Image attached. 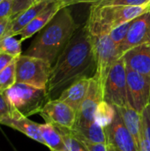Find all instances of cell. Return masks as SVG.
<instances>
[{
	"instance_id": "obj_1",
	"label": "cell",
	"mask_w": 150,
	"mask_h": 151,
	"mask_svg": "<svg viewBox=\"0 0 150 151\" xmlns=\"http://www.w3.org/2000/svg\"><path fill=\"white\" fill-rule=\"evenodd\" d=\"M95 67L92 38L84 24L74 33L51 67L47 86L49 99H57L65 89L78 80L93 77Z\"/></svg>"
},
{
	"instance_id": "obj_2",
	"label": "cell",
	"mask_w": 150,
	"mask_h": 151,
	"mask_svg": "<svg viewBox=\"0 0 150 151\" xmlns=\"http://www.w3.org/2000/svg\"><path fill=\"white\" fill-rule=\"evenodd\" d=\"M79 27L69 6L64 7L39 31L24 55L42 58L52 66Z\"/></svg>"
},
{
	"instance_id": "obj_3",
	"label": "cell",
	"mask_w": 150,
	"mask_h": 151,
	"mask_svg": "<svg viewBox=\"0 0 150 151\" xmlns=\"http://www.w3.org/2000/svg\"><path fill=\"white\" fill-rule=\"evenodd\" d=\"M149 11L150 4L139 6L91 5L86 25L91 36L110 34L113 28L129 22Z\"/></svg>"
},
{
	"instance_id": "obj_4",
	"label": "cell",
	"mask_w": 150,
	"mask_h": 151,
	"mask_svg": "<svg viewBox=\"0 0 150 151\" xmlns=\"http://www.w3.org/2000/svg\"><path fill=\"white\" fill-rule=\"evenodd\" d=\"M12 108L26 117L39 113L50 101L47 89L16 82L4 92Z\"/></svg>"
},
{
	"instance_id": "obj_5",
	"label": "cell",
	"mask_w": 150,
	"mask_h": 151,
	"mask_svg": "<svg viewBox=\"0 0 150 151\" xmlns=\"http://www.w3.org/2000/svg\"><path fill=\"white\" fill-rule=\"evenodd\" d=\"M51 67L42 58L21 54L16 60V82L47 89Z\"/></svg>"
},
{
	"instance_id": "obj_6",
	"label": "cell",
	"mask_w": 150,
	"mask_h": 151,
	"mask_svg": "<svg viewBox=\"0 0 150 151\" xmlns=\"http://www.w3.org/2000/svg\"><path fill=\"white\" fill-rule=\"evenodd\" d=\"M103 100L114 107H123L128 104L126 66L122 57L109 72L103 86Z\"/></svg>"
},
{
	"instance_id": "obj_7",
	"label": "cell",
	"mask_w": 150,
	"mask_h": 151,
	"mask_svg": "<svg viewBox=\"0 0 150 151\" xmlns=\"http://www.w3.org/2000/svg\"><path fill=\"white\" fill-rule=\"evenodd\" d=\"M91 38L96 65L95 76L103 87L112 65L121 58L119 50L109 34L91 36Z\"/></svg>"
},
{
	"instance_id": "obj_8",
	"label": "cell",
	"mask_w": 150,
	"mask_h": 151,
	"mask_svg": "<svg viewBox=\"0 0 150 151\" xmlns=\"http://www.w3.org/2000/svg\"><path fill=\"white\" fill-rule=\"evenodd\" d=\"M126 82L128 103L135 111L142 114L149 104L150 76L139 73L126 66Z\"/></svg>"
},
{
	"instance_id": "obj_9",
	"label": "cell",
	"mask_w": 150,
	"mask_h": 151,
	"mask_svg": "<svg viewBox=\"0 0 150 151\" xmlns=\"http://www.w3.org/2000/svg\"><path fill=\"white\" fill-rule=\"evenodd\" d=\"M103 101V87L94 75L90 78L89 87L78 112L74 127L87 126L95 121V112L101 102Z\"/></svg>"
},
{
	"instance_id": "obj_10",
	"label": "cell",
	"mask_w": 150,
	"mask_h": 151,
	"mask_svg": "<svg viewBox=\"0 0 150 151\" xmlns=\"http://www.w3.org/2000/svg\"><path fill=\"white\" fill-rule=\"evenodd\" d=\"M39 114L45 123L70 129L73 128L77 119V112L59 99L50 100Z\"/></svg>"
},
{
	"instance_id": "obj_11",
	"label": "cell",
	"mask_w": 150,
	"mask_h": 151,
	"mask_svg": "<svg viewBox=\"0 0 150 151\" xmlns=\"http://www.w3.org/2000/svg\"><path fill=\"white\" fill-rule=\"evenodd\" d=\"M104 131L107 145H112L118 151H140L134 138L125 126L117 110L111 125L104 128Z\"/></svg>"
},
{
	"instance_id": "obj_12",
	"label": "cell",
	"mask_w": 150,
	"mask_h": 151,
	"mask_svg": "<svg viewBox=\"0 0 150 151\" xmlns=\"http://www.w3.org/2000/svg\"><path fill=\"white\" fill-rule=\"evenodd\" d=\"M142 44H150V11L132 20L127 35L119 47L120 57L130 49Z\"/></svg>"
},
{
	"instance_id": "obj_13",
	"label": "cell",
	"mask_w": 150,
	"mask_h": 151,
	"mask_svg": "<svg viewBox=\"0 0 150 151\" xmlns=\"http://www.w3.org/2000/svg\"><path fill=\"white\" fill-rule=\"evenodd\" d=\"M0 125H4L15 129L24 134L28 138L44 145V141L39 127L40 124L30 120L28 117L22 115L14 109L4 119L1 121Z\"/></svg>"
},
{
	"instance_id": "obj_14",
	"label": "cell",
	"mask_w": 150,
	"mask_h": 151,
	"mask_svg": "<svg viewBox=\"0 0 150 151\" xmlns=\"http://www.w3.org/2000/svg\"><path fill=\"white\" fill-rule=\"evenodd\" d=\"M66 6L69 5L63 1H54L50 3L49 5L41 13H39L27 26H26L21 31H19L17 35L19 36V39L22 42L33 36L34 34L41 31L62 8Z\"/></svg>"
},
{
	"instance_id": "obj_15",
	"label": "cell",
	"mask_w": 150,
	"mask_h": 151,
	"mask_svg": "<svg viewBox=\"0 0 150 151\" xmlns=\"http://www.w3.org/2000/svg\"><path fill=\"white\" fill-rule=\"evenodd\" d=\"M122 58L129 68L143 75L150 76V44L135 46L124 53Z\"/></svg>"
},
{
	"instance_id": "obj_16",
	"label": "cell",
	"mask_w": 150,
	"mask_h": 151,
	"mask_svg": "<svg viewBox=\"0 0 150 151\" xmlns=\"http://www.w3.org/2000/svg\"><path fill=\"white\" fill-rule=\"evenodd\" d=\"M90 78H82L72 83L70 87L65 89L59 97L60 101L65 103L78 112L84 98L88 90Z\"/></svg>"
},
{
	"instance_id": "obj_17",
	"label": "cell",
	"mask_w": 150,
	"mask_h": 151,
	"mask_svg": "<svg viewBox=\"0 0 150 151\" xmlns=\"http://www.w3.org/2000/svg\"><path fill=\"white\" fill-rule=\"evenodd\" d=\"M119 113L125 126L134 138L138 147L143 139L142 134V117L128 103L123 107H115Z\"/></svg>"
},
{
	"instance_id": "obj_18",
	"label": "cell",
	"mask_w": 150,
	"mask_h": 151,
	"mask_svg": "<svg viewBox=\"0 0 150 151\" xmlns=\"http://www.w3.org/2000/svg\"><path fill=\"white\" fill-rule=\"evenodd\" d=\"M51 2L49 1H37L33 4L29 8L19 14L14 19H11V23L8 35H17L26 26H27L39 13H41Z\"/></svg>"
},
{
	"instance_id": "obj_19",
	"label": "cell",
	"mask_w": 150,
	"mask_h": 151,
	"mask_svg": "<svg viewBox=\"0 0 150 151\" xmlns=\"http://www.w3.org/2000/svg\"><path fill=\"white\" fill-rule=\"evenodd\" d=\"M76 135L84 142L91 143H105L107 144V138L104 129L99 126L95 121L80 127L72 128Z\"/></svg>"
},
{
	"instance_id": "obj_20",
	"label": "cell",
	"mask_w": 150,
	"mask_h": 151,
	"mask_svg": "<svg viewBox=\"0 0 150 151\" xmlns=\"http://www.w3.org/2000/svg\"><path fill=\"white\" fill-rule=\"evenodd\" d=\"M42 136L44 141V145L51 151H67L63 138L56 127L51 124L39 125Z\"/></svg>"
},
{
	"instance_id": "obj_21",
	"label": "cell",
	"mask_w": 150,
	"mask_h": 151,
	"mask_svg": "<svg viewBox=\"0 0 150 151\" xmlns=\"http://www.w3.org/2000/svg\"><path fill=\"white\" fill-rule=\"evenodd\" d=\"M116 109L104 100L99 104L95 112V121L103 129L110 127L115 118Z\"/></svg>"
},
{
	"instance_id": "obj_22",
	"label": "cell",
	"mask_w": 150,
	"mask_h": 151,
	"mask_svg": "<svg viewBox=\"0 0 150 151\" xmlns=\"http://www.w3.org/2000/svg\"><path fill=\"white\" fill-rule=\"evenodd\" d=\"M60 133L67 151H89L85 143L76 135L73 129L56 127Z\"/></svg>"
},
{
	"instance_id": "obj_23",
	"label": "cell",
	"mask_w": 150,
	"mask_h": 151,
	"mask_svg": "<svg viewBox=\"0 0 150 151\" xmlns=\"http://www.w3.org/2000/svg\"><path fill=\"white\" fill-rule=\"evenodd\" d=\"M21 42L22 41L20 39H17L15 35H7L0 41V52L18 58L22 52Z\"/></svg>"
},
{
	"instance_id": "obj_24",
	"label": "cell",
	"mask_w": 150,
	"mask_h": 151,
	"mask_svg": "<svg viewBox=\"0 0 150 151\" xmlns=\"http://www.w3.org/2000/svg\"><path fill=\"white\" fill-rule=\"evenodd\" d=\"M16 59L0 73V93L5 92L16 83Z\"/></svg>"
},
{
	"instance_id": "obj_25",
	"label": "cell",
	"mask_w": 150,
	"mask_h": 151,
	"mask_svg": "<svg viewBox=\"0 0 150 151\" xmlns=\"http://www.w3.org/2000/svg\"><path fill=\"white\" fill-rule=\"evenodd\" d=\"M91 5L108 6V5H120V6H139L149 3V0H89Z\"/></svg>"
},
{
	"instance_id": "obj_26",
	"label": "cell",
	"mask_w": 150,
	"mask_h": 151,
	"mask_svg": "<svg viewBox=\"0 0 150 151\" xmlns=\"http://www.w3.org/2000/svg\"><path fill=\"white\" fill-rule=\"evenodd\" d=\"M131 24H132V20L129 21V22L124 23V24L113 28L109 34L111 40L118 47V50H119L120 45L122 44V42H124V40L126 39V37L127 35V33H128V31L130 29Z\"/></svg>"
},
{
	"instance_id": "obj_27",
	"label": "cell",
	"mask_w": 150,
	"mask_h": 151,
	"mask_svg": "<svg viewBox=\"0 0 150 151\" xmlns=\"http://www.w3.org/2000/svg\"><path fill=\"white\" fill-rule=\"evenodd\" d=\"M11 2H12V6H11V19H14L19 14L23 12L25 10L29 8L36 1L34 0H12Z\"/></svg>"
},
{
	"instance_id": "obj_28",
	"label": "cell",
	"mask_w": 150,
	"mask_h": 151,
	"mask_svg": "<svg viewBox=\"0 0 150 151\" xmlns=\"http://www.w3.org/2000/svg\"><path fill=\"white\" fill-rule=\"evenodd\" d=\"M13 108L9 103L4 92L0 93V123L11 112Z\"/></svg>"
},
{
	"instance_id": "obj_29",
	"label": "cell",
	"mask_w": 150,
	"mask_h": 151,
	"mask_svg": "<svg viewBox=\"0 0 150 151\" xmlns=\"http://www.w3.org/2000/svg\"><path fill=\"white\" fill-rule=\"evenodd\" d=\"M142 134L150 143V108L148 105L142 114Z\"/></svg>"
},
{
	"instance_id": "obj_30",
	"label": "cell",
	"mask_w": 150,
	"mask_h": 151,
	"mask_svg": "<svg viewBox=\"0 0 150 151\" xmlns=\"http://www.w3.org/2000/svg\"><path fill=\"white\" fill-rule=\"evenodd\" d=\"M12 2L9 0H3L0 2V19L11 17Z\"/></svg>"
},
{
	"instance_id": "obj_31",
	"label": "cell",
	"mask_w": 150,
	"mask_h": 151,
	"mask_svg": "<svg viewBox=\"0 0 150 151\" xmlns=\"http://www.w3.org/2000/svg\"><path fill=\"white\" fill-rule=\"evenodd\" d=\"M11 18L0 19V41L8 35L10 27H11Z\"/></svg>"
},
{
	"instance_id": "obj_32",
	"label": "cell",
	"mask_w": 150,
	"mask_h": 151,
	"mask_svg": "<svg viewBox=\"0 0 150 151\" xmlns=\"http://www.w3.org/2000/svg\"><path fill=\"white\" fill-rule=\"evenodd\" d=\"M17 58H14L9 54L4 53V52H0V73L5 69L14 59H16Z\"/></svg>"
},
{
	"instance_id": "obj_33",
	"label": "cell",
	"mask_w": 150,
	"mask_h": 151,
	"mask_svg": "<svg viewBox=\"0 0 150 151\" xmlns=\"http://www.w3.org/2000/svg\"><path fill=\"white\" fill-rule=\"evenodd\" d=\"M82 141V140H81ZM89 151H108L107 144L105 143H91L88 142L82 141Z\"/></svg>"
},
{
	"instance_id": "obj_34",
	"label": "cell",
	"mask_w": 150,
	"mask_h": 151,
	"mask_svg": "<svg viewBox=\"0 0 150 151\" xmlns=\"http://www.w3.org/2000/svg\"><path fill=\"white\" fill-rule=\"evenodd\" d=\"M139 150L140 151H150V143L148 142L146 138L143 137L141 140L140 145H139Z\"/></svg>"
},
{
	"instance_id": "obj_35",
	"label": "cell",
	"mask_w": 150,
	"mask_h": 151,
	"mask_svg": "<svg viewBox=\"0 0 150 151\" xmlns=\"http://www.w3.org/2000/svg\"><path fill=\"white\" fill-rule=\"evenodd\" d=\"M40 1H49V2H54V1H63L65 2L68 5L71 4H78L77 0H40Z\"/></svg>"
},
{
	"instance_id": "obj_36",
	"label": "cell",
	"mask_w": 150,
	"mask_h": 151,
	"mask_svg": "<svg viewBox=\"0 0 150 151\" xmlns=\"http://www.w3.org/2000/svg\"><path fill=\"white\" fill-rule=\"evenodd\" d=\"M107 150H108V151H117V150L112 146V145H107Z\"/></svg>"
},
{
	"instance_id": "obj_37",
	"label": "cell",
	"mask_w": 150,
	"mask_h": 151,
	"mask_svg": "<svg viewBox=\"0 0 150 151\" xmlns=\"http://www.w3.org/2000/svg\"><path fill=\"white\" fill-rule=\"evenodd\" d=\"M78 3H88L89 0H77Z\"/></svg>"
},
{
	"instance_id": "obj_38",
	"label": "cell",
	"mask_w": 150,
	"mask_h": 151,
	"mask_svg": "<svg viewBox=\"0 0 150 151\" xmlns=\"http://www.w3.org/2000/svg\"><path fill=\"white\" fill-rule=\"evenodd\" d=\"M149 108H150V98H149Z\"/></svg>"
},
{
	"instance_id": "obj_39",
	"label": "cell",
	"mask_w": 150,
	"mask_h": 151,
	"mask_svg": "<svg viewBox=\"0 0 150 151\" xmlns=\"http://www.w3.org/2000/svg\"><path fill=\"white\" fill-rule=\"evenodd\" d=\"M34 1H36V2H37V1H40V0H34Z\"/></svg>"
},
{
	"instance_id": "obj_40",
	"label": "cell",
	"mask_w": 150,
	"mask_h": 151,
	"mask_svg": "<svg viewBox=\"0 0 150 151\" xmlns=\"http://www.w3.org/2000/svg\"><path fill=\"white\" fill-rule=\"evenodd\" d=\"M149 4H150V0H149Z\"/></svg>"
},
{
	"instance_id": "obj_41",
	"label": "cell",
	"mask_w": 150,
	"mask_h": 151,
	"mask_svg": "<svg viewBox=\"0 0 150 151\" xmlns=\"http://www.w3.org/2000/svg\"><path fill=\"white\" fill-rule=\"evenodd\" d=\"M2 1H3V0H0V2H2Z\"/></svg>"
},
{
	"instance_id": "obj_42",
	"label": "cell",
	"mask_w": 150,
	"mask_h": 151,
	"mask_svg": "<svg viewBox=\"0 0 150 151\" xmlns=\"http://www.w3.org/2000/svg\"><path fill=\"white\" fill-rule=\"evenodd\" d=\"M9 1H12V0H9Z\"/></svg>"
},
{
	"instance_id": "obj_43",
	"label": "cell",
	"mask_w": 150,
	"mask_h": 151,
	"mask_svg": "<svg viewBox=\"0 0 150 151\" xmlns=\"http://www.w3.org/2000/svg\"><path fill=\"white\" fill-rule=\"evenodd\" d=\"M117 151H118V150H117Z\"/></svg>"
}]
</instances>
